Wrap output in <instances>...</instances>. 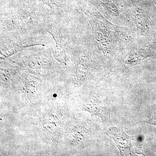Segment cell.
Masks as SVG:
<instances>
[{
	"label": "cell",
	"mask_w": 156,
	"mask_h": 156,
	"mask_svg": "<svg viewBox=\"0 0 156 156\" xmlns=\"http://www.w3.org/2000/svg\"><path fill=\"white\" fill-rule=\"evenodd\" d=\"M36 13L31 10L20 9L1 20V30L10 31L22 29L32 25L37 20Z\"/></svg>",
	"instance_id": "1"
},
{
	"label": "cell",
	"mask_w": 156,
	"mask_h": 156,
	"mask_svg": "<svg viewBox=\"0 0 156 156\" xmlns=\"http://www.w3.org/2000/svg\"><path fill=\"white\" fill-rule=\"evenodd\" d=\"M52 53L48 51L32 54L24 58L27 69L40 74H47L54 71L55 62Z\"/></svg>",
	"instance_id": "2"
},
{
	"label": "cell",
	"mask_w": 156,
	"mask_h": 156,
	"mask_svg": "<svg viewBox=\"0 0 156 156\" xmlns=\"http://www.w3.org/2000/svg\"><path fill=\"white\" fill-rule=\"evenodd\" d=\"M106 134L114 140L121 156L144 154L142 151L133 146L132 142L136 139V136H129L125 133L122 128L110 127L107 130Z\"/></svg>",
	"instance_id": "3"
},
{
	"label": "cell",
	"mask_w": 156,
	"mask_h": 156,
	"mask_svg": "<svg viewBox=\"0 0 156 156\" xmlns=\"http://www.w3.org/2000/svg\"><path fill=\"white\" fill-rule=\"evenodd\" d=\"M40 39L30 38H8L1 41V58L5 59L14 55L20 50L29 47L45 44Z\"/></svg>",
	"instance_id": "4"
},
{
	"label": "cell",
	"mask_w": 156,
	"mask_h": 156,
	"mask_svg": "<svg viewBox=\"0 0 156 156\" xmlns=\"http://www.w3.org/2000/svg\"><path fill=\"white\" fill-rule=\"evenodd\" d=\"M48 32L52 36L55 42L54 49L52 53L53 57L58 62L62 64H66L67 56L64 44L62 41L61 38L56 33V30L53 27H48Z\"/></svg>",
	"instance_id": "5"
},
{
	"label": "cell",
	"mask_w": 156,
	"mask_h": 156,
	"mask_svg": "<svg viewBox=\"0 0 156 156\" xmlns=\"http://www.w3.org/2000/svg\"><path fill=\"white\" fill-rule=\"evenodd\" d=\"M84 109L100 116L104 125H106V126L111 125V109L108 107L95 104H87L85 106Z\"/></svg>",
	"instance_id": "6"
},
{
	"label": "cell",
	"mask_w": 156,
	"mask_h": 156,
	"mask_svg": "<svg viewBox=\"0 0 156 156\" xmlns=\"http://www.w3.org/2000/svg\"><path fill=\"white\" fill-rule=\"evenodd\" d=\"M1 79L2 80L7 81L10 80L15 75L13 69L7 67H1Z\"/></svg>",
	"instance_id": "7"
},
{
	"label": "cell",
	"mask_w": 156,
	"mask_h": 156,
	"mask_svg": "<svg viewBox=\"0 0 156 156\" xmlns=\"http://www.w3.org/2000/svg\"><path fill=\"white\" fill-rule=\"evenodd\" d=\"M38 1L49 6L50 9L53 10L57 9L61 3V0H38Z\"/></svg>",
	"instance_id": "8"
},
{
	"label": "cell",
	"mask_w": 156,
	"mask_h": 156,
	"mask_svg": "<svg viewBox=\"0 0 156 156\" xmlns=\"http://www.w3.org/2000/svg\"><path fill=\"white\" fill-rule=\"evenodd\" d=\"M150 124H151L152 125H154V126H156V115L154 117L153 119L152 120V121L150 123Z\"/></svg>",
	"instance_id": "9"
}]
</instances>
